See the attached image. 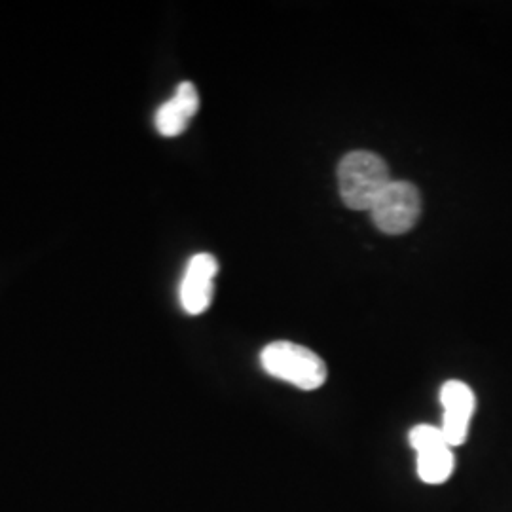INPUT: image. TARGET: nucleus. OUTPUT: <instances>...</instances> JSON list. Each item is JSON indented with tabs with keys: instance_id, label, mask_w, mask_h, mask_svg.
Wrapping results in <instances>:
<instances>
[{
	"instance_id": "nucleus-1",
	"label": "nucleus",
	"mask_w": 512,
	"mask_h": 512,
	"mask_svg": "<svg viewBox=\"0 0 512 512\" xmlns=\"http://www.w3.org/2000/svg\"><path fill=\"white\" fill-rule=\"evenodd\" d=\"M336 175L340 198L353 211H370L385 186L393 181L384 158L368 150L346 154L338 164Z\"/></svg>"
},
{
	"instance_id": "nucleus-2",
	"label": "nucleus",
	"mask_w": 512,
	"mask_h": 512,
	"mask_svg": "<svg viewBox=\"0 0 512 512\" xmlns=\"http://www.w3.org/2000/svg\"><path fill=\"white\" fill-rule=\"evenodd\" d=\"M260 365L270 376L302 391L323 387L329 376L325 361L315 351L287 340L272 342L262 349Z\"/></svg>"
},
{
	"instance_id": "nucleus-3",
	"label": "nucleus",
	"mask_w": 512,
	"mask_h": 512,
	"mask_svg": "<svg viewBox=\"0 0 512 512\" xmlns=\"http://www.w3.org/2000/svg\"><path fill=\"white\" fill-rule=\"evenodd\" d=\"M374 226L387 236H403L421 217L420 190L408 181H391L370 207Z\"/></svg>"
},
{
	"instance_id": "nucleus-4",
	"label": "nucleus",
	"mask_w": 512,
	"mask_h": 512,
	"mask_svg": "<svg viewBox=\"0 0 512 512\" xmlns=\"http://www.w3.org/2000/svg\"><path fill=\"white\" fill-rule=\"evenodd\" d=\"M442 414V437L450 448L465 444L469 435V423L475 414L476 397L473 389L459 380H450L440 389Z\"/></svg>"
},
{
	"instance_id": "nucleus-5",
	"label": "nucleus",
	"mask_w": 512,
	"mask_h": 512,
	"mask_svg": "<svg viewBox=\"0 0 512 512\" xmlns=\"http://www.w3.org/2000/svg\"><path fill=\"white\" fill-rule=\"evenodd\" d=\"M217 274L219 262L209 253H198L188 260L179 289L181 306L188 315H202L211 306Z\"/></svg>"
},
{
	"instance_id": "nucleus-6",
	"label": "nucleus",
	"mask_w": 512,
	"mask_h": 512,
	"mask_svg": "<svg viewBox=\"0 0 512 512\" xmlns=\"http://www.w3.org/2000/svg\"><path fill=\"white\" fill-rule=\"evenodd\" d=\"M200 110V93L192 82H181L173 97L160 105L154 116V124L160 135L179 137L186 131L190 120Z\"/></svg>"
},
{
	"instance_id": "nucleus-7",
	"label": "nucleus",
	"mask_w": 512,
	"mask_h": 512,
	"mask_svg": "<svg viewBox=\"0 0 512 512\" xmlns=\"http://www.w3.org/2000/svg\"><path fill=\"white\" fill-rule=\"evenodd\" d=\"M456 467L452 448L446 442L433 444L418 452V475L425 484H444Z\"/></svg>"
},
{
	"instance_id": "nucleus-8",
	"label": "nucleus",
	"mask_w": 512,
	"mask_h": 512,
	"mask_svg": "<svg viewBox=\"0 0 512 512\" xmlns=\"http://www.w3.org/2000/svg\"><path fill=\"white\" fill-rule=\"evenodd\" d=\"M408 440H410V446H412L416 452H420L423 448H429V446H433V444L446 442L444 437H442L440 427H433V425H416V427L410 431ZM446 444H448V442H446Z\"/></svg>"
}]
</instances>
